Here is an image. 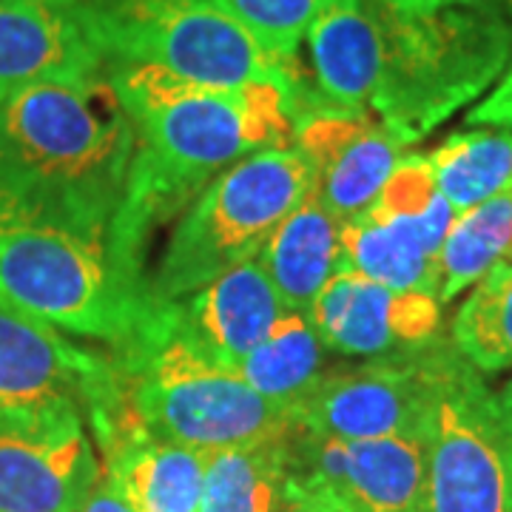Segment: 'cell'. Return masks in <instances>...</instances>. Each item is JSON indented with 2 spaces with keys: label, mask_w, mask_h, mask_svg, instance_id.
Instances as JSON below:
<instances>
[{
  "label": "cell",
  "mask_w": 512,
  "mask_h": 512,
  "mask_svg": "<svg viewBox=\"0 0 512 512\" xmlns=\"http://www.w3.org/2000/svg\"><path fill=\"white\" fill-rule=\"evenodd\" d=\"M137 131L126 200L109 228L117 271L148 288V231L197 200L228 165L262 148L291 146L293 103L279 86H208L154 66L106 69Z\"/></svg>",
  "instance_id": "cell-1"
},
{
  "label": "cell",
  "mask_w": 512,
  "mask_h": 512,
  "mask_svg": "<svg viewBox=\"0 0 512 512\" xmlns=\"http://www.w3.org/2000/svg\"><path fill=\"white\" fill-rule=\"evenodd\" d=\"M137 131L106 69L46 80L0 103V183L109 237L126 200Z\"/></svg>",
  "instance_id": "cell-2"
},
{
  "label": "cell",
  "mask_w": 512,
  "mask_h": 512,
  "mask_svg": "<svg viewBox=\"0 0 512 512\" xmlns=\"http://www.w3.org/2000/svg\"><path fill=\"white\" fill-rule=\"evenodd\" d=\"M0 302L69 336L126 348L151 313L109 237L0 183Z\"/></svg>",
  "instance_id": "cell-3"
},
{
  "label": "cell",
  "mask_w": 512,
  "mask_h": 512,
  "mask_svg": "<svg viewBox=\"0 0 512 512\" xmlns=\"http://www.w3.org/2000/svg\"><path fill=\"white\" fill-rule=\"evenodd\" d=\"M126 424L154 439L220 453L291 433L288 410L259 396L237 370L220 365L174 328L163 305L114 356Z\"/></svg>",
  "instance_id": "cell-4"
},
{
  "label": "cell",
  "mask_w": 512,
  "mask_h": 512,
  "mask_svg": "<svg viewBox=\"0 0 512 512\" xmlns=\"http://www.w3.org/2000/svg\"><path fill=\"white\" fill-rule=\"evenodd\" d=\"M379 26L382 66L370 114L402 146L419 143L478 100L512 57V23L498 3L430 15H404L379 3Z\"/></svg>",
  "instance_id": "cell-5"
},
{
  "label": "cell",
  "mask_w": 512,
  "mask_h": 512,
  "mask_svg": "<svg viewBox=\"0 0 512 512\" xmlns=\"http://www.w3.org/2000/svg\"><path fill=\"white\" fill-rule=\"evenodd\" d=\"M313 168L293 146L254 151L228 165L177 220L157 274L151 305L180 302L211 279L256 259L276 225L313 191Z\"/></svg>",
  "instance_id": "cell-6"
},
{
  "label": "cell",
  "mask_w": 512,
  "mask_h": 512,
  "mask_svg": "<svg viewBox=\"0 0 512 512\" xmlns=\"http://www.w3.org/2000/svg\"><path fill=\"white\" fill-rule=\"evenodd\" d=\"M83 20L106 66H154L208 86L268 83L302 92V66L271 57L211 0H83Z\"/></svg>",
  "instance_id": "cell-7"
},
{
  "label": "cell",
  "mask_w": 512,
  "mask_h": 512,
  "mask_svg": "<svg viewBox=\"0 0 512 512\" xmlns=\"http://www.w3.org/2000/svg\"><path fill=\"white\" fill-rule=\"evenodd\" d=\"M427 512H512V433L481 373L439 350L427 413Z\"/></svg>",
  "instance_id": "cell-8"
},
{
  "label": "cell",
  "mask_w": 512,
  "mask_h": 512,
  "mask_svg": "<svg viewBox=\"0 0 512 512\" xmlns=\"http://www.w3.org/2000/svg\"><path fill=\"white\" fill-rule=\"evenodd\" d=\"M120 404L114 356L0 302V419H106Z\"/></svg>",
  "instance_id": "cell-9"
},
{
  "label": "cell",
  "mask_w": 512,
  "mask_h": 512,
  "mask_svg": "<svg viewBox=\"0 0 512 512\" xmlns=\"http://www.w3.org/2000/svg\"><path fill=\"white\" fill-rule=\"evenodd\" d=\"M439 350L427 345L382 362L328 367L293 407V424L330 439L424 436Z\"/></svg>",
  "instance_id": "cell-10"
},
{
  "label": "cell",
  "mask_w": 512,
  "mask_h": 512,
  "mask_svg": "<svg viewBox=\"0 0 512 512\" xmlns=\"http://www.w3.org/2000/svg\"><path fill=\"white\" fill-rule=\"evenodd\" d=\"M288 478L353 512H427V439H330L293 427Z\"/></svg>",
  "instance_id": "cell-11"
},
{
  "label": "cell",
  "mask_w": 512,
  "mask_h": 512,
  "mask_svg": "<svg viewBox=\"0 0 512 512\" xmlns=\"http://www.w3.org/2000/svg\"><path fill=\"white\" fill-rule=\"evenodd\" d=\"M97 476L83 416L0 419V512H80Z\"/></svg>",
  "instance_id": "cell-12"
},
{
  "label": "cell",
  "mask_w": 512,
  "mask_h": 512,
  "mask_svg": "<svg viewBox=\"0 0 512 512\" xmlns=\"http://www.w3.org/2000/svg\"><path fill=\"white\" fill-rule=\"evenodd\" d=\"M325 348L345 356H390L433 345L441 325L436 296L390 291L339 268L308 311Z\"/></svg>",
  "instance_id": "cell-13"
},
{
  "label": "cell",
  "mask_w": 512,
  "mask_h": 512,
  "mask_svg": "<svg viewBox=\"0 0 512 512\" xmlns=\"http://www.w3.org/2000/svg\"><path fill=\"white\" fill-rule=\"evenodd\" d=\"M293 146L313 168L319 200L345 222L379 200L404 148L370 114L316 109L293 120Z\"/></svg>",
  "instance_id": "cell-14"
},
{
  "label": "cell",
  "mask_w": 512,
  "mask_h": 512,
  "mask_svg": "<svg viewBox=\"0 0 512 512\" xmlns=\"http://www.w3.org/2000/svg\"><path fill=\"white\" fill-rule=\"evenodd\" d=\"M106 69L83 20V0H0V103L46 80Z\"/></svg>",
  "instance_id": "cell-15"
},
{
  "label": "cell",
  "mask_w": 512,
  "mask_h": 512,
  "mask_svg": "<svg viewBox=\"0 0 512 512\" xmlns=\"http://www.w3.org/2000/svg\"><path fill=\"white\" fill-rule=\"evenodd\" d=\"M311 74L293 103L305 111L336 109L365 114L382 66V26L376 0H328L308 29Z\"/></svg>",
  "instance_id": "cell-16"
},
{
  "label": "cell",
  "mask_w": 512,
  "mask_h": 512,
  "mask_svg": "<svg viewBox=\"0 0 512 512\" xmlns=\"http://www.w3.org/2000/svg\"><path fill=\"white\" fill-rule=\"evenodd\" d=\"M163 308L174 328L231 370H237L285 313L279 293L256 259L242 262L202 285L200 291Z\"/></svg>",
  "instance_id": "cell-17"
},
{
  "label": "cell",
  "mask_w": 512,
  "mask_h": 512,
  "mask_svg": "<svg viewBox=\"0 0 512 512\" xmlns=\"http://www.w3.org/2000/svg\"><path fill=\"white\" fill-rule=\"evenodd\" d=\"M256 262L268 274L285 311H311L316 296L342 268V220L316 188L276 225Z\"/></svg>",
  "instance_id": "cell-18"
},
{
  "label": "cell",
  "mask_w": 512,
  "mask_h": 512,
  "mask_svg": "<svg viewBox=\"0 0 512 512\" xmlns=\"http://www.w3.org/2000/svg\"><path fill=\"white\" fill-rule=\"evenodd\" d=\"M103 453V476L137 512H200L208 453L140 430H131Z\"/></svg>",
  "instance_id": "cell-19"
},
{
  "label": "cell",
  "mask_w": 512,
  "mask_h": 512,
  "mask_svg": "<svg viewBox=\"0 0 512 512\" xmlns=\"http://www.w3.org/2000/svg\"><path fill=\"white\" fill-rule=\"evenodd\" d=\"M342 268L390 291L439 296L436 256L410 228L384 217L373 205L342 222Z\"/></svg>",
  "instance_id": "cell-20"
},
{
  "label": "cell",
  "mask_w": 512,
  "mask_h": 512,
  "mask_svg": "<svg viewBox=\"0 0 512 512\" xmlns=\"http://www.w3.org/2000/svg\"><path fill=\"white\" fill-rule=\"evenodd\" d=\"M291 433L208 453L200 512H279L288 487Z\"/></svg>",
  "instance_id": "cell-21"
},
{
  "label": "cell",
  "mask_w": 512,
  "mask_h": 512,
  "mask_svg": "<svg viewBox=\"0 0 512 512\" xmlns=\"http://www.w3.org/2000/svg\"><path fill=\"white\" fill-rule=\"evenodd\" d=\"M325 350L328 348L308 313L285 311L265 333V339L239 362L237 373L259 396L293 413V407L328 370Z\"/></svg>",
  "instance_id": "cell-22"
},
{
  "label": "cell",
  "mask_w": 512,
  "mask_h": 512,
  "mask_svg": "<svg viewBox=\"0 0 512 512\" xmlns=\"http://www.w3.org/2000/svg\"><path fill=\"white\" fill-rule=\"evenodd\" d=\"M439 305L512 265V191L458 214L439 251Z\"/></svg>",
  "instance_id": "cell-23"
},
{
  "label": "cell",
  "mask_w": 512,
  "mask_h": 512,
  "mask_svg": "<svg viewBox=\"0 0 512 512\" xmlns=\"http://www.w3.org/2000/svg\"><path fill=\"white\" fill-rule=\"evenodd\" d=\"M424 157L456 214L512 191V131H458Z\"/></svg>",
  "instance_id": "cell-24"
},
{
  "label": "cell",
  "mask_w": 512,
  "mask_h": 512,
  "mask_svg": "<svg viewBox=\"0 0 512 512\" xmlns=\"http://www.w3.org/2000/svg\"><path fill=\"white\" fill-rule=\"evenodd\" d=\"M453 348L478 373L512 370V265H501L470 288L453 319Z\"/></svg>",
  "instance_id": "cell-25"
},
{
  "label": "cell",
  "mask_w": 512,
  "mask_h": 512,
  "mask_svg": "<svg viewBox=\"0 0 512 512\" xmlns=\"http://www.w3.org/2000/svg\"><path fill=\"white\" fill-rule=\"evenodd\" d=\"M373 208L410 228L436 259L444 237L450 234L458 217L456 208L444 200V194L433 180V171L424 154H404L393 168L390 180L384 183L379 200L373 202Z\"/></svg>",
  "instance_id": "cell-26"
},
{
  "label": "cell",
  "mask_w": 512,
  "mask_h": 512,
  "mask_svg": "<svg viewBox=\"0 0 512 512\" xmlns=\"http://www.w3.org/2000/svg\"><path fill=\"white\" fill-rule=\"evenodd\" d=\"M285 66H299V46L328 0H211Z\"/></svg>",
  "instance_id": "cell-27"
},
{
  "label": "cell",
  "mask_w": 512,
  "mask_h": 512,
  "mask_svg": "<svg viewBox=\"0 0 512 512\" xmlns=\"http://www.w3.org/2000/svg\"><path fill=\"white\" fill-rule=\"evenodd\" d=\"M467 126H487L512 131V57L504 74L498 77L493 92L481 97L473 109L467 111Z\"/></svg>",
  "instance_id": "cell-28"
},
{
  "label": "cell",
  "mask_w": 512,
  "mask_h": 512,
  "mask_svg": "<svg viewBox=\"0 0 512 512\" xmlns=\"http://www.w3.org/2000/svg\"><path fill=\"white\" fill-rule=\"evenodd\" d=\"M279 512H353L345 504L333 501L325 493H316L308 487H299L288 478V487H285V501H282V510Z\"/></svg>",
  "instance_id": "cell-29"
},
{
  "label": "cell",
  "mask_w": 512,
  "mask_h": 512,
  "mask_svg": "<svg viewBox=\"0 0 512 512\" xmlns=\"http://www.w3.org/2000/svg\"><path fill=\"white\" fill-rule=\"evenodd\" d=\"M80 512H137L131 504H128L123 493L111 484L106 476H97L94 481L92 493L86 498L83 510Z\"/></svg>",
  "instance_id": "cell-30"
},
{
  "label": "cell",
  "mask_w": 512,
  "mask_h": 512,
  "mask_svg": "<svg viewBox=\"0 0 512 512\" xmlns=\"http://www.w3.org/2000/svg\"><path fill=\"white\" fill-rule=\"evenodd\" d=\"M384 6L404 12V15H430L441 9H456V6H487V3H501V0H379Z\"/></svg>",
  "instance_id": "cell-31"
},
{
  "label": "cell",
  "mask_w": 512,
  "mask_h": 512,
  "mask_svg": "<svg viewBox=\"0 0 512 512\" xmlns=\"http://www.w3.org/2000/svg\"><path fill=\"white\" fill-rule=\"evenodd\" d=\"M495 402H498V410H501V419H504V424L510 427L512 433V379L495 393Z\"/></svg>",
  "instance_id": "cell-32"
}]
</instances>
